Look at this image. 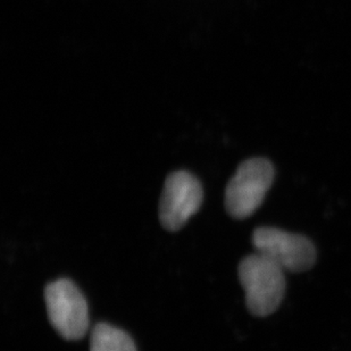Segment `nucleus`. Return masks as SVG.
Here are the masks:
<instances>
[{
  "label": "nucleus",
  "mask_w": 351,
  "mask_h": 351,
  "mask_svg": "<svg viewBox=\"0 0 351 351\" xmlns=\"http://www.w3.org/2000/svg\"><path fill=\"white\" fill-rule=\"evenodd\" d=\"M238 275L250 314L266 317L276 312L285 293V271L280 266L256 252L242 259Z\"/></svg>",
  "instance_id": "1"
},
{
  "label": "nucleus",
  "mask_w": 351,
  "mask_h": 351,
  "mask_svg": "<svg viewBox=\"0 0 351 351\" xmlns=\"http://www.w3.org/2000/svg\"><path fill=\"white\" fill-rule=\"evenodd\" d=\"M50 324L69 341L82 339L89 330V312L84 295L69 278H60L45 288Z\"/></svg>",
  "instance_id": "3"
},
{
  "label": "nucleus",
  "mask_w": 351,
  "mask_h": 351,
  "mask_svg": "<svg viewBox=\"0 0 351 351\" xmlns=\"http://www.w3.org/2000/svg\"><path fill=\"white\" fill-rule=\"evenodd\" d=\"M202 184L186 171L173 172L167 176L159 202V221L169 232L182 229L202 204Z\"/></svg>",
  "instance_id": "5"
},
{
  "label": "nucleus",
  "mask_w": 351,
  "mask_h": 351,
  "mask_svg": "<svg viewBox=\"0 0 351 351\" xmlns=\"http://www.w3.org/2000/svg\"><path fill=\"white\" fill-rule=\"evenodd\" d=\"M275 169L269 159H247L239 165L226 189V208L235 219H245L261 207L274 182Z\"/></svg>",
  "instance_id": "2"
},
{
  "label": "nucleus",
  "mask_w": 351,
  "mask_h": 351,
  "mask_svg": "<svg viewBox=\"0 0 351 351\" xmlns=\"http://www.w3.org/2000/svg\"><path fill=\"white\" fill-rule=\"evenodd\" d=\"M252 245L257 252L288 272H306L312 269L317 259L314 243L305 235L276 228L263 226L256 229Z\"/></svg>",
  "instance_id": "4"
},
{
  "label": "nucleus",
  "mask_w": 351,
  "mask_h": 351,
  "mask_svg": "<svg viewBox=\"0 0 351 351\" xmlns=\"http://www.w3.org/2000/svg\"><path fill=\"white\" fill-rule=\"evenodd\" d=\"M90 351H136V348L126 332L106 323H98L91 331Z\"/></svg>",
  "instance_id": "6"
}]
</instances>
